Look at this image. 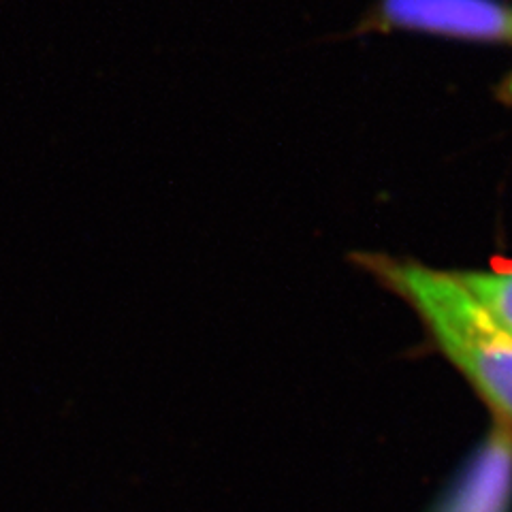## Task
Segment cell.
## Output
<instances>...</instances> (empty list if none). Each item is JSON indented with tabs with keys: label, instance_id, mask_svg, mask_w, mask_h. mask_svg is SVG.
Listing matches in <instances>:
<instances>
[{
	"label": "cell",
	"instance_id": "6da1fadb",
	"mask_svg": "<svg viewBox=\"0 0 512 512\" xmlns=\"http://www.w3.org/2000/svg\"><path fill=\"white\" fill-rule=\"evenodd\" d=\"M359 263L412 308L431 342L512 429V333L493 323L455 271L387 254H361Z\"/></svg>",
	"mask_w": 512,
	"mask_h": 512
},
{
	"label": "cell",
	"instance_id": "7a4b0ae2",
	"mask_svg": "<svg viewBox=\"0 0 512 512\" xmlns=\"http://www.w3.org/2000/svg\"><path fill=\"white\" fill-rule=\"evenodd\" d=\"M378 22L470 41L512 39V9L500 0H382Z\"/></svg>",
	"mask_w": 512,
	"mask_h": 512
},
{
	"label": "cell",
	"instance_id": "3957f363",
	"mask_svg": "<svg viewBox=\"0 0 512 512\" xmlns=\"http://www.w3.org/2000/svg\"><path fill=\"white\" fill-rule=\"evenodd\" d=\"M512 510V429L495 427L463 463L429 512H510Z\"/></svg>",
	"mask_w": 512,
	"mask_h": 512
},
{
	"label": "cell",
	"instance_id": "277c9868",
	"mask_svg": "<svg viewBox=\"0 0 512 512\" xmlns=\"http://www.w3.org/2000/svg\"><path fill=\"white\" fill-rule=\"evenodd\" d=\"M455 276L493 323L512 333V265L455 271Z\"/></svg>",
	"mask_w": 512,
	"mask_h": 512
},
{
	"label": "cell",
	"instance_id": "5b68a950",
	"mask_svg": "<svg viewBox=\"0 0 512 512\" xmlns=\"http://www.w3.org/2000/svg\"><path fill=\"white\" fill-rule=\"evenodd\" d=\"M502 94H504V99H506L508 103H512V75L508 77V82L504 84V88H502Z\"/></svg>",
	"mask_w": 512,
	"mask_h": 512
}]
</instances>
